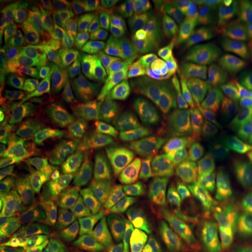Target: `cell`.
Returning <instances> with one entry per match:
<instances>
[{"label":"cell","instance_id":"9a60e30c","mask_svg":"<svg viewBox=\"0 0 252 252\" xmlns=\"http://www.w3.org/2000/svg\"><path fill=\"white\" fill-rule=\"evenodd\" d=\"M64 108L62 94L48 72L43 75L35 89L24 97L19 106L28 116L41 119L58 118L64 111Z\"/></svg>","mask_w":252,"mask_h":252},{"label":"cell","instance_id":"7a4b0ae2","mask_svg":"<svg viewBox=\"0 0 252 252\" xmlns=\"http://www.w3.org/2000/svg\"><path fill=\"white\" fill-rule=\"evenodd\" d=\"M119 160L132 176L127 223L130 234L138 238L147 234L159 220L171 186L168 179L133 157L121 156Z\"/></svg>","mask_w":252,"mask_h":252},{"label":"cell","instance_id":"bcb514c9","mask_svg":"<svg viewBox=\"0 0 252 252\" xmlns=\"http://www.w3.org/2000/svg\"><path fill=\"white\" fill-rule=\"evenodd\" d=\"M229 252H247V251H244L243 249H238V250H232V251H229Z\"/></svg>","mask_w":252,"mask_h":252},{"label":"cell","instance_id":"7dc6e473","mask_svg":"<svg viewBox=\"0 0 252 252\" xmlns=\"http://www.w3.org/2000/svg\"><path fill=\"white\" fill-rule=\"evenodd\" d=\"M251 11H252V2H251Z\"/></svg>","mask_w":252,"mask_h":252},{"label":"cell","instance_id":"b9f144b4","mask_svg":"<svg viewBox=\"0 0 252 252\" xmlns=\"http://www.w3.org/2000/svg\"><path fill=\"white\" fill-rule=\"evenodd\" d=\"M13 187L6 184H1V232L7 226L12 215L13 207Z\"/></svg>","mask_w":252,"mask_h":252},{"label":"cell","instance_id":"60d3db41","mask_svg":"<svg viewBox=\"0 0 252 252\" xmlns=\"http://www.w3.org/2000/svg\"><path fill=\"white\" fill-rule=\"evenodd\" d=\"M224 97L230 102L252 100V71L228 82L224 87Z\"/></svg>","mask_w":252,"mask_h":252},{"label":"cell","instance_id":"9c48e42d","mask_svg":"<svg viewBox=\"0 0 252 252\" xmlns=\"http://www.w3.org/2000/svg\"><path fill=\"white\" fill-rule=\"evenodd\" d=\"M150 143L157 172L166 168L180 160L197 145V128L185 122L156 121L141 128Z\"/></svg>","mask_w":252,"mask_h":252},{"label":"cell","instance_id":"52a82bcc","mask_svg":"<svg viewBox=\"0 0 252 252\" xmlns=\"http://www.w3.org/2000/svg\"><path fill=\"white\" fill-rule=\"evenodd\" d=\"M244 137L212 133L198 135L197 146L203 158L208 184L220 196L231 200V186L238 151Z\"/></svg>","mask_w":252,"mask_h":252},{"label":"cell","instance_id":"f35d334b","mask_svg":"<svg viewBox=\"0 0 252 252\" xmlns=\"http://www.w3.org/2000/svg\"><path fill=\"white\" fill-rule=\"evenodd\" d=\"M99 15L115 26L121 27L125 33L137 27L131 6L124 0H104L100 2Z\"/></svg>","mask_w":252,"mask_h":252},{"label":"cell","instance_id":"3957f363","mask_svg":"<svg viewBox=\"0 0 252 252\" xmlns=\"http://www.w3.org/2000/svg\"><path fill=\"white\" fill-rule=\"evenodd\" d=\"M108 165L111 163L103 154L49 134L35 149L18 154L17 178L19 182H37L43 171L52 166H90L99 174Z\"/></svg>","mask_w":252,"mask_h":252},{"label":"cell","instance_id":"4316f807","mask_svg":"<svg viewBox=\"0 0 252 252\" xmlns=\"http://www.w3.org/2000/svg\"><path fill=\"white\" fill-rule=\"evenodd\" d=\"M45 74V64L36 58L23 63L12 72L8 84L13 110L19 109L24 97L35 89Z\"/></svg>","mask_w":252,"mask_h":252},{"label":"cell","instance_id":"f6af8a7d","mask_svg":"<svg viewBox=\"0 0 252 252\" xmlns=\"http://www.w3.org/2000/svg\"><path fill=\"white\" fill-rule=\"evenodd\" d=\"M249 54H250V63L252 68V31L250 32V35H249Z\"/></svg>","mask_w":252,"mask_h":252},{"label":"cell","instance_id":"277c9868","mask_svg":"<svg viewBox=\"0 0 252 252\" xmlns=\"http://www.w3.org/2000/svg\"><path fill=\"white\" fill-rule=\"evenodd\" d=\"M68 48L97 82L105 105L116 103L127 94V90L110 74L102 31L93 17H83L77 24L70 25Z\"/></svg>","mask_w":252,"mask_h":252},{"label":"cell","instance_id":"e575fe53","mask_svg":"<svg viewBox=\"0 0 252 252\" xmlns=\"http://www.w3.org/2000/svg\"><path fill=\"white\" fill-rule=\"evenodd\" d=\"M18 68L11 20L6 21L0 31V102L4 109L5 94L12 72Z\"/></svg>","mask_w":252,"mask_h":252},{"label":"cell","instance_id":"cb8c5ba5","mask_svg":"<svg viewBox=\"0 0 252 252\" xmlns=\"http://www.w3.org/2000/svg\"><path fill=\"white\" fill-rule=\"evenodd\" d=\"M162 63L166 76L189 94L193 89L195 76L194 43L187 42L184 46L165 53Z\"/></svg>","mask_w":252,"mask_h":252},{"label":"cell","instance_id":"f546056e","mask_svg":"<svg viewBox=\"0 0 252 252\" xmlns=\"http://www.w3.org/2000/svg\"><path fill=\"white\" fill-rule=\"evenodd\" d=\"M166 75L134 58V69L128 94L137 98L154 102L165 86Z\"/></svg>","mask_w":252,"mask_h":252},{"label":"cell","instance_id":"4fadbf2b","mask_svg":"<svg viewBox=\"0 0 252 252\" xmlns=\"http://www.w3.org/2000/svg\"><path fill=\"white\" fill-rule=\"evenodd\" d=\"M204 127L223 135L238 137L252 128V103H220L204 122Z\"/></svg>","mask_w":252,"mask_h":252},{"label":"cell","instance_id":"2e32d148","mask_svg":"<svg viewBox=\"0 0 252 252\" xmlns=\"http://www.w3.org/2000/svg\"><path fill=\"white\" fill-rule=\"evenodd\" d=\"M102 113L106 124L110 126V128L117 138L119 147L124 152L128 153V156L146 163L153 171L157 172V165L154 161L152 150H151L150 143L145 137L143 130H139V127H135L116 113Z\"/></svg>","mask_w":252,"mask_h":252},{"label":"cell","instance_id":"44dd1931","mask_svg":"<svg viewBox=\"0 0 252 252\" xmlns=\"http://www.w3.org/2000/svg\"><path fill=\"white\" fill-rule=\"evenodd\" d=\"M138 27L180 26V9L165 0H133L130 2Z\"/></svg>","mask_w":252,"mask_h":252},{"label":"cell","instance_id":"ac0fdd59","mask_svg":"<svg viewBox=\"0 0 252 252\" xmlns=\"http://www.w3.org/2000/svg\"><path fill=\"white\" fill-rule=\"evenodd\" d=\"M61 230L52 225H11L8 243L24 252L54 251L62 242Z\"/></svg>","mask_w":252,"mask_h":252},{"label":"cell","instance_id":"d590c367","mask_svg":"<svg viewBox=\"0 0 252 252\" xmlns=\"http://www.w3.org/2000/svg\"><path fill=\"white\" fill-rule=\"evenodd\" d=\"M250 54H249V42L245 34H238L237 42L231 50L224 64L220 71V81L228 82L241 77L242 75L251 71Z\"/></svg>","mask_w":252,"mask_h":252},{"label":"cell","instance_id":"7c38bea8","mask_svg":"<svg viewBox=\"0 0 252 252\" xmlns=\"http://www.w3.org/2000/svg\"><path fill=\"white\" fill-rule=\"evenodd\" d=\"M97 181L96 173L91 168L52 166L43 171L37 182L55 191L71 189L86 196L96 197L99 196Z\"/></svg>","mask_w":252,"mask_h":252},{"label":"cell","instance_id":"6da1fadb","mask_svg":"<svg viewBox=\"0 0 252 252\" xmlns=\"http://www.w3.org/2000/svg\"><path fill=\"white\" fill-rule=\"evenodd\" d=\"M178 215L189 243L198 252L232 251L251 228V212L222 202L203 184L179 202Z\"/></svg>","mask_w":252,"mask_h":252},{"label":"cell","instance_id":"4dcf8cb0","mask_svg":"<svg viewBox=\"0 0 252 252\" xmlns=\"http://www.w3.org/2000/svg\"><path fill=\"white\" fill-rule=\"evenodd\" d=\"M187 94L166 76L165 86L153 102L154 113L159 121L179 122L187 109Z\"/></svg>","mask_w":252,"mask_h":252},{"label":"cell","instance_id":"ba28073f","mask_svg":"<svg viewBox=\"0 0 252 252\" xmlns=\"http://www.w3.org/2000/svg\"><path fill=\"white\" fill-rule=\"evenodd\" d=\"M131 184L132 176L127 173L124 185L113 196L104 201L93 222L82 231L63 238L58 248L52 252H69L80 245L96 243L111 235L124 234L126 228V201Z\"/></svg>","mask_w":252,"mask_h":252},{"label":"cell","instance_id":"484cf974","mask_svg":"<svg viewBox=\"0 0 252 252\" xmlns=\"http://www.w3.org/2000/svg\"><path fill=\"white\" fill-rule=\"evenodd\" d=\"M98 208L94 197L69 196L62 201L58 224L74 234L82 231L93 222Z\"/></svg>","mask_w":252,"mask_h":252},{"label":"cell","instance_id":"603a6c76","mask_svg":"<svg viewBox=\"0 0 252 252\" xmlns=\"http://www.w3.org/2000/svg\"><path fill=\"white\" fill-rule=\"evenodd\" d=\"M223 94H224V88H223L222 81H195L193 89L188 94V116L196 124H204L210 113L219 105Z\"/></svg>","mask_w":252,"mask_h":252},{"label":"cell","instance_id":"d4e9b609","mask_svg":"<svg viewBox=\"0 0 252 252\" xmlns=\"http://www.w3.org/2000/svg\"><path fill=\"white\" fill-rule=\"evenodd\" d=\"M202 159L198 146L194 147L175 163L169 173V186L176 196L187 195L201 185Z\"/></svg>","mask_w":252,"mask_h":252},{"label":"cell","instance_id":"74e56055","mask_svg":"<svg viewBox=\"0 0 252 252\" xmlns=\"http://www.w3.org/2000/svg\"><path fill=\"white\" fill-rule=\"evenodd\" d=\"M145 33L152 41L153 45L163 55L169 50L187 43V35L181 26H159L143 27Z\"/></svg>","mask_w":252,"mask_h":252},{"label":"cell","instance_id":"83f0119b","mask_svg":"<svg viewBox=\"0 0 252 252\" xmlns=\"http://www.w3.org/2000/svg\"><path fill=\"white\" fill-rule=\"evenodd\" d=\"M179 9H180L185 33L190 37L203 35L217 30L215 14L212 6L209 5V1L187 0L181 2Z\"/></svg>","mask_w":252,"mask_h":252},{"label":"cell","instance_id":"ffe728a7","mask_svg":"<svg viewBox=\"0 0 252 252\" xmlns=\"http://www.w3.org/2000/svg\"><path fill=\"white\" fill-rule=\"evenodd\" d=\"M156 243L160 252H193L186 241L178 212L172 198V189L167 194L159 225L156 232Z\"/></svg>","mask_w":252,"mask_h":252},{"label":"cell","instance_id":"ab89813d","mask_svg":"<svg viewBox=\"0 0 252 252\" xmlns=\"http://www.w3.org/2000/svg\"><path fill=\"white\" fill-rule=\"evenodd\" d=\"M127 178V169L122 163H113L105 166L98 174V194L99 196L111 197L115 195Z\"/></svg>","mask_w":252,"mask_h":252},{"label":"cell","instance_id":"8d00e7d4","mask_svg":"<svg viewBox=\"0 0 252 252\" xmlns=\"http://www.w3.org/2000/svg\"><path fill=\"white\" fill-rule=\"evenodd\" d=\"M126 34L130 37V43L135 59L140 60L141 62L146 63L150 67L158 69V70H163V55L153 45L143 27L137 26Z\"/></svg>","mask_w":252,"mask_h":252},{"label":"cell","instance_id":"7bdbcfd3","mask_svg":"<svg viewBox=\"0 0 252 252\" xmlns=\"http://www.w3.org/2000/svg\"><path fill=\"white\" fill-rule=\"evenodd\" d=\"M242 249L247 252H252V224L250 230H249L248 236L245 237L243 244H242Z\"/></svg>","mask_w":252,"mask_h":252},{"label":"cell","instance_id":"f1b7e54d","mask_svg":"<svg viewBox=\"0 0 252 252\" xmlns=\"http://www.w3.org/2000/svg\"><path fill=\"white\" fill-rule=\"evenodd\" d=\"M231 201L252 207V152L245 138L236 159L231 186Z\"/></svg>","mask_w":252,"mask_h":252},{"label":"cell","instance_id":"7402d4cb","mask_svg":"<svg viewBox=\"0 0 252 252\" xmlns=\"http://www.w3.org/2000/svg\"><path fill=\"white\" fill-rule=\"evenodd\" d=\"M14 139L19 153L35 149L50 134L54 119H41L28 116L21 109L13 110Z\"/></svg>","mask_w":252,"mask_h":252},{"label":"cell","instance_id":"30bf717a","mask_svg":"<svg viewBox=\"0 0 252 252\" xmlns=\"http://www.w3.org/2000/svg\"><path fill=\"white\" fill-rule=\"evenodd\" d=\"M98 24L103 34L104 48L110 74L126 90H130L133 77L134 60L126 33L121 27L115 26L98 14Z\"/></svg>","mask_w":252,"mask_h":252},{"label":"cell","instance_id":"5bb4252c","mask_svg":"<svg viewBox=\"0 0 252 252\" xmlns=\"http://www.w3.org/2000/svg\"><path fill=\"white\" fill-rule=\"evenodd\" d=\"M46 17L47 4H41L32 6L9 19L13 31L18 67L35 58L34 48H35L36 27L41 21L45 20Z\"/></svg>","mask_w":252,"mask_h":252},{"label":"cell","instance_id":"e0dca14e","mask_svg":"<svg viewBox=\"0 0 252 252\" xmlns=\"http://www.w3.org/2000/svg\"><path fill=\"white\" fill-rule=\"evenodd\" d=\"M62 201L59 191L43 186H31L21 191L19 208L25 215L52 224L58 223Z\"/></svg>","mask_w":252,"mask_h":252},{"label":"cell","instance_id":"d6986e66","mask_svg":"<svg viewBox=\"0 0 252 252\" xmlns=\"http://www.w3.org/2000/svg\"><path fill=\"white\" fill-rule=\"evenodd\" d=\"M70 39V24L67 20H61L47 17L37 25L35 36V50L45 60H54L67 49Z\"/></svg>","mask_w":252,"mask_h":252},{"label":"cell","instance_id":"5b68a950","mask_svg":"<svg viewBox=\"0 0 252 252\" xmlns=\"http://www.w3.org/2000/svg\"><path fill=\"white\" fill-rule=\"evenodd\" d=\"M50 134L83 149L96 151L103 154L111 165L121 158L117 138L106 124L102 112L72 111L55 118Z\"/></svg>","mask_w":252,"mask_h":252},{"label":"cell","instance_id":"8992f818","mask_svg":"<svg viewBox=\"0 0 252 252\" xmlns=\"http://www.w3.org/2000/svg\"><path fill=\"white\" fill-rule=\"evenodd\" d=\"M52 70L61 86L65 108L83 113L99 112L104 108L99 86L68 47L53 60Z\"/></svg>","mask_w":252,"mask_h":252},{"label":"cell","instance_id":"8fae6325","mask_svg":"<svg viewBox=\"0 0 252 252\" xmlns=\"http://www.w3.org/2000/svg\"><path fill=\"white\" fill-rule=\"evenodd\" d=\"M238 34L217 33L194 43L195 80H220V71L237 42Z\"/></svg>","mask_w":252,"mask_h":252},{"label":"cell","instance_id":"d6a6232c","mask_svg":"<svg viewBox=\"0 0 252 252\" xmlns=\"http://www.w3.org/2000/svg\"><path fill=\"white\" fill-rule=\"evenodd\" d=\"M18 151L14 139L13 115L2 119L0 124V163H1V184L14 186L20 184L17 178Z\"/></svg>","mask_w":252,"mask_h":252},{"label":"cell","instance_id":"1f68e13d","mask_svg":"<svg viewBox=\"0 0 252 252\" xmlns=\"http://www.w3.org/2000/svg\"><path fill=\"white\" fill-rule=\"evenodd\" d=\"M215 14L217 30L245 26L252 31L251 2L247 0H215L209 1Z\"/></svg>","mask_w":252,"mask_h":252},{"label":"cell","instance_id":"836d02e7","mask_svg":"<svg viewBox=\"0 0 252 252\" xmlns=\"http://www.w3.org/2000/svg\"><path fill=\"white\" fill-rule=\"evenodd\" d=\"M99 112L116 113L135 127H141L152 123L154 110L150 102L137 98L127 93L116 103L104 106Z\"/></svg>","mask_w":252,"mask_h":252},{"label":"cell","instance_id":"ee69618b","mask_svg":"<svg viewBox=\"0 0 252 252\" xmlns=\"http://www.w3.org/2000/svg\"><path fill=\"white\" fill-rule=\"evenodd\" d=\"M244 135H245L244 138H245V141H247L249 149H250V151L252 152V128H250V130H249Z\"/></svg>","mask_w":252,"mask_h":252}]
</instances>
